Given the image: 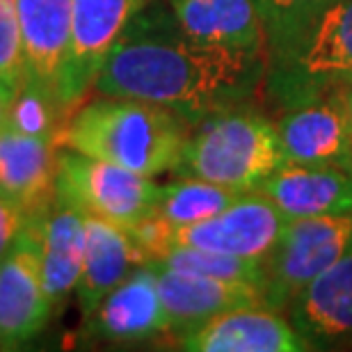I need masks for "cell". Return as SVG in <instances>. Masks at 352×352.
<instances>
[{
  "label": "cell",
  "instance_id": "1",
  "mask_svg": "<svg viewBox=\"0 0 352 352\" xmlns=\"http://www.w3.org/2000/svg\"><path fill=\"white\" fill-rule=\"evenodd\" d=\"M265 67V48L199 44L179 25L165 30L142 7L103 62L94 91L163 105L195 126L254 94Z\"/></svg>",
  "mask_w": 352,
  "mask_h": 352
},
{
  "label": "cell",
  "instance_id": "2",
  "mask_svg": "<svg viewBox=\"0 0 352 352\" xmlns=\"http://www.w3.org/2000/svg\"><path fill=\"white\" fill-rule=\"evenodd\" d=\"M190 129L163 105L98 94L74 110L60 144L153 179L176 170Z\"/></svg>",
  "mask_w": 352,
  "mask_h": 352
},
{
  "label": "cell",
  "instance_id": "3",
  "mask_svg": "<svg viewBox=\"0 0 352 352\" xmlns=\"http://www.w3.org/2000/svg\"><path fill=\"white\" fill-rule=\"evenodd\" d=\"M286 165L277 124L254 110L227 108L190 129L176 165L179 176H195L234 192H252Z\"/></svg>",
  "mask_w": 352,
  "mask_h": 352
},
{
  "label": "cell",
  "instance_id": "4",
  "mask_svg": "<svg viewBox=\"0 0 352 352\" xmlns=\"http://www.w3.org/2000/svg\"><path fill=\"white\" fill-rule=\"evenodd\" d=\"M160 188L151 176L69 146L58 156V195L126 231L156 213Z\"/></svg>",
  "mask_w": 352,
  "mask_h": 352
},
{
  "label": "cell",
  "instance_id": "5",
  "mask_svg": "<svg viewBox=\"0 0 352 352\" xmlns=\"http://www.w3.org/2000/svg\"><path fill=\"white\" fill-rule=\"evenodd\" d=\"M352 243V215L286 220L277 245L263 261V305L286 311L293 298L327 270Z\"/></svg>",
  "mask_w": 352,
  "mask_h": 352
},
{
  "label": "cell",
  "instance_id": "6",
  "mask_svg": "<svg viewBox=\"0 0 352 352\" xmlns=\"http://www.w3.org/2000/svg\"><path fill=\"white\" fill-rule=\"evenodd\" d=\"M277 72V89L291 103L352 82V0L329 3Z\"/></svg>",
  "mask_w": 352,
  "mask_h": 352
},
{
  "label": "cell",
  "instance_id": "7",
  "mask_svg": "<svg viewBox=\"0 0 352 352\" xmlns=\"http://www.w3.org/2000/svg\"><path fill=\"white\" fill-rule=\"evenodd\" d=\"M288 217L263 192L252 190L208 220L172 227L167 236V252L172 248H192L220 254L258 258L265 261L277 245Z\"/></svg>",
  "mask_w": 352,
  "mask_h": 352
},
{
  "label": "cell",
  "instance_id": "8",
  "mask_svg": "<svg viewBox=\"0 0 352 352\" xmlns=\"http://www.w3.org/2000/svg\"><path fill=\"white\" fill-rule=\"evenodd\" d=\"M144 5L146 0H74L72 48L58 87L65 108L74 112L85 103L103 62Z\"/></svg>",
  "mask_w": 352,
  "mask_h": 352
},
{
  "label": "cell",
  "instance_id": "9",
  "mask_svg": "<svg viewBox=\"0 0 352 352\" xmlns=\"http://www.w3.org/2000/svg\"><path fill=\"white\" fill-rule=\"evenodd\" d=\"M53 305L41 279L34 234H19L0 261V350H14L46 327Z\"/></svg>",
  "mask_w": 352,
  "mask_h": 352
},
{
  "label": "cell",
  "instance_id": "10",
  "mask_svg": "<svg viewBox=\"0 0 352 352\" xmlns=\"http://www.w3.org/2000/svg\"><path fill=\"white\" fill-rule=\"evenodd\" d=\"M277 131L288 165L352 167V131L334 91L291 103Z\"/></svg>",
  "mask_w": 352,
  "mask_h": 352
},
{
  "label": "cell",
  "instance_id": "11",
  "mask_svg": "<svg viewBox=\"0 0 352 352\" xmlns=\"http://www.w3.org/2000/svg\"><path fill=\"white\" fill-rule=\"evenodd\" d=\"M190 352H305L311 350L293 322L267 307H243L220 314L179 336Z\"/></svg>",
  "mask_w": 352,
  "mask_h": 352
},
{
  "label": "cell",
  "instance_id": "12",
  "mask_svg": "<svg viewBox=\"0 0 352 352\" xmlns=\"http://www.w3.org/2000/svg\"><path fill=\"white\" fill-rule=\"evenodd\" d=\"M156 270L158 293L163 300L170 329L176 336L192 332L210 318L243 307H265L258 286L234 284L201 277V274L181 272L149 261Z\"/></svg>",
  "mask_w": 352,
  "mask_h": 352
},
{
  "label": "cell",
  "instance_id": "13",
  "mask_svg": "<svg viewBox=\"0 0 352 352\" xmlns=\"http://www.w3.org/2000/svg\"><path fill=\"white\" fill-rule=\"evenodd\" d=\"M34 234L46 295L53 307L76 291L85 263V213L55 195L53 204L34 220L25 222Z\"/></svg>",
  "mask_w": 352,
  "mask_h": 352
},
{
  "label": "cell",
  "instance_id": "14",
  "mask_svg": "<svg viewBox=\"0 0 352 352\" xmlns=\"http://www.w3.org/2000/svg\"><path fill=\"white\" fill-rule=\"evenodd\" d=\"M58 142L10 126L0 131V190L23 210L25 222L39 217L58 195Z\"/></svg>",
  "mask_w": 352,
  "mask_h": 352
},
{
  "label": "cell",
  "instance_id": "15",
  "mask_svg": "<svg viewBox=\"0 0 352 352\" xmlns=\"http://www.w3.org/2000/svg\"><path fill=\"white\" fill-rule=\"evenodd\" d=\"M89 329L105 341L131 343L170 329L151 263L138 265L101 300L87 318Z\"/></svg>",
  "mask_w": 352,
  "mask_h": 352
},
{
  "label": "cell",
  "instance_id": "16",
  "mask_svg": "<svg viewBox=\"0 0 352 352\" xmlns=\"http://www.w3.org/2000/svg\"><path fill=\"white\" fill-rule=\"evenodd\" d=\"M288 220L352 215V167L281 165L258 188Z\"/></svg>",
  "mask_w": 352,
  "mask_h": 352
},
{
  "label": "cell",
  "instance_id": "17",
  "mask_svg": "<svg viewBox=\"0 0 352 352\" xmlns=\"http://www.w3.org/2000/svg\"><path fill=\"white\" fill-rule=\"evenodd\" d=\"M288 320L311 343L352 336V243L336 261L302 288L288 305Z\"/></svg>",
  "mask_w": 352,
  "mask_h": 352
},
{
  "label": "cell",
  "instance_id": "18",
  "mask_svg": "<svg viewBox=\"0 0 352 352\" xmlns=\"http://www.w3.org/2000/svg\"><path fill=\"white\" fill-rule=\"evenodd\" d=\"M16 7L28 76L58 94L72 48L74 0H16Z\"/></svg>",
  "mask_w": 352,
  "mask_h": 352
},
{
  "label": "cell",
  "instance_id": "19",
  "mask_svg": "<svg viewBox=\"0 0 352 352\" xmlns=\"http://www.w3.org/2000/svg\"><path fill=\"white\" fill-rule=\"evenodd\" d=\"M146 256L138 248L131 234L103 217L85 213V263L80 281L76 286L80 309L89 318L94 309L112 288L119 286L138 265H144Z\"/></svg>",
  "mask_w": 352,
  "mask_h": 352
},
{
  "label": "cell",
  "instance_id": "20",
  "mask_svg": "<svg viewBox=\"0 0 352 352\" xmlns=\"http://www.w3.org/2000/svg\"><path fill=\"white\" fill-rule=\"evenodd\" d=\"M170 5L174 23L199 44L265 48L256 0H170Z\"/></svg>",
  "mask_w": 352,
  "mask_h": 352
},
{
  "label": "cell",
  "instance_id": "21",
  "mask_svg": "<svg viewBox=\"0 0 352 352\" xmlns=\"http://www.w3.org/2000/svg\"><path fill=\"white\" fill-rule=\"evenodd\" d=\"M334 0H256L265 30V51L274 69H281L300 48L320 12Z\"/></svg>",
  "mask_w": 352,
  "mask_h": 352
},
{
  "label": "cell",
  "instance_id": "22",
  "mask_svg": "<svg viewBox=\"0 0 352 352\" xmlns=\"http://www.w3.org/2000/svg\"><path fill=\"white\" fill-rule=\"evenodd\" d=\"M243 192L217 186V183L181 176L179 181L160 188L156 213L172 227H186L201 220H208L224 208H229Z\"/></svg>",
  "mask_w": 352,
  "mask_h": 352
},
{
  "label": "cell",
  "instance_id": "23",
  "mask_svg": "<svg viewBox=\"0 0 352 352\" xmlns=\"http://www.w3.org/2000/svg\"><path fill=\"white\" fill-rule=\"evenodd\" d=\"M72 115L74 112L62 105L53 89L28 76L10 101L7 126L19 133H25V135L44 138L60 144L62 131H65Z\"/></svg>",
  "mask_w": 352,
  "mask_h": 352
},
{
  "label": "cell",
  "instance_id": "24",
  "mask_svg": "<svg viewBox=\"0 0 352 352\" xmlns=\"http://www.w3.org/2000/svg\"><path fill=\"white\" fill-rule=\"evenodd\" d=\"M153 263L181 272L201 274V277L234 281V284H252L263 288L265 281V265L258 258H243L220 254V252L192 250V248H172Z\"/></svg>",
  "mask_w": 352,
  "mask_h": 352
},
{
  "label": "cell",
  "instance_id": "25",
  "mask_svg": "<svg viewBox=\"0 0 352 352\" xmlns=\"http://www.w3.org/2000/svg\"><path fill=\"white\" fill-rule=\"evenodd\" d=\"M28 78L16 0H0V82L14 94Z\"/></svg>",
  "mask_w": 352,
  "mask_h": 352
},
{
  "label": "cell",
  "instance_id": "26",
  "mask_svg": "<svg viewBox=\"0 0 352 352\" xmlns=\"http://www.w3.org/2000/svg\"><path fill=\"white\" fill-rule=\"evenodd\" d=\"M25 227V215L3 190H0V261Z\"/></svg>",
  "mask_w": 352,
  "mask_h": 352
},
{
  "label": "cell",
  "instance_id": "27",
  "mask_svg": "<svg viewBox=\"0 0 352 352\" xmlns=\"http://www.w3.org/2000/svg\"><path fill=\"white\" fill-rule=\"evenodd\" d=\"M329 91H334V89H329ZM334 94H336V98H339L343 112H346V119H348L350 131H352V82H348V85H341V89H336Z\"/></svg>",
  "mask_w": 352,
  "mask_h": 352
},
{
  "label": "cell",
  "instance_id": "28",
  "mask_svg": "<svg viewBox=\"0 0 352 352\" xmlns=\"http://www.w3.org/2000/svg\"><path fill=\"white\" fill-rule=\"evenodd\" d=\"M12 91L7 89L3 82H0V131L7 126V110H10V101H12Z\"/></svg>",
  "mask_w": 352,
  "mask_h": 352
}]
</instances>
